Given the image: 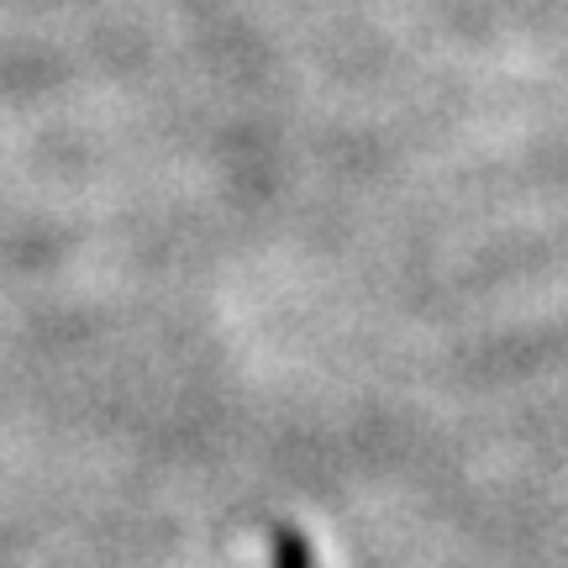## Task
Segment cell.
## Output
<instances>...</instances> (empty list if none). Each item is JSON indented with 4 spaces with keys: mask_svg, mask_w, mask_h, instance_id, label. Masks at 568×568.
Instances as JSON below:
<instances>
[{
    "mask_svg": "<svg viewBox=\"0 0 568 568\" xmlns=\"http://www.w3.org/2000/svg\"><path fill=\"white\" fill-rule=\"evenodd\" d=\"M274 568H316V552L295 527L274 531Z\"/></svg>",
    "mask_w": 568,
    "mask_h": 568,
    "instance_id": "6da1fadb",
    "label": "cell"
}]
</instances>
